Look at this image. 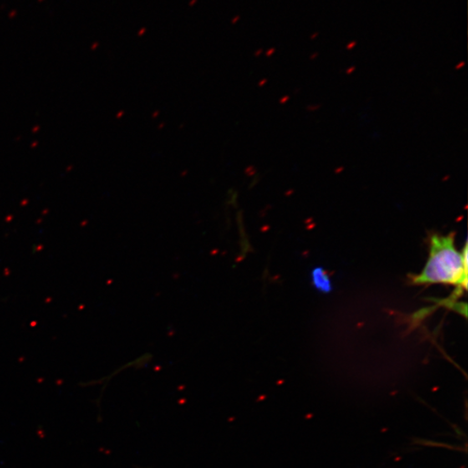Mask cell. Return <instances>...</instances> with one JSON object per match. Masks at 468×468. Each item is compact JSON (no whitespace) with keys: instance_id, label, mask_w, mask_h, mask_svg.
I'll return each instance as SVG.
<instances>
[{"instance_id":"obj_2","label":"cell","mask_w":468,"mask_h":468,"mask_svg":"<svg viewBox=\"0 0 468 468\" xmlns=\"http://www.w3.org/2000/svg\"><path fill=\"white\" fill-rule=\"evenodd\" d=\"M311 279L315 288L321 292L329 293L332 290V284L330 276L322 267H317L312 271Z\"/></svg>"},{"instance_id":"obj_3","label":"cell","mask_w":468,"mask_h":468,"mask_svg":"<svg viewBox=\"0 0 468 468\" xmlns=\"http://www.w3.org/2000/svg\"><path fill=\"white\" fill-rule=\"evenodd\" d=\"M356 44H357V42H355V41L354 42H352V43H348V46H347V49H348V50H349V49H352Z\"/></svg>"},{"instance_id":"obj_1","label":"cell","mask_w":468,"mask_h":468,"mask_svg":"<svg viewBox=\"0 0 468 468\" xmlns=\"http://www.w3.org/2000/svg\"><path fill=\"white\" fill-rule=\"evenodd\" d=\"M455 233L448 235L434 233L430 238L429 257L423 271L412 277L417 286L442 284L456 286V293L460 295L467 288V244L462 251L454 245Z\"/></svg>"},{"instance_id":"obj_4","label":"cell","mask_w":468,"mask_h":468,"mask_svg":"<svg viewBox=\"0 0 468 468\" xmlns=\"http://www.w3.org/2000/svg\"><path fill=\"white\" fill-rule=\"evenodd\" d=\"M317 36H318V32H315L314 34L311 36V39H315V38H316V37H317Z\"/></svg>"}]
</instances>
